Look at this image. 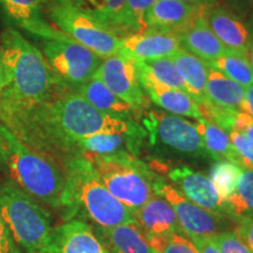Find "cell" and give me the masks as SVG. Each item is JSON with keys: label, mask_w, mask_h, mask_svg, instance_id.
I'll return each mask as SVG.
<instances>
[{"label": "cell", "mask_w": 253, "mask_h": 253, "mask_svg": "<svg viewBox=\"0 0 253 253\" xmlns=\"http://www.w3.org/2000/svg\"><path fill=\"white\" fill-rule=\"evenodd\" d=\"M0 58L4 74L0 115L5 119L42 106L61 82L42 53L12 27L1 34Z\"/></svg>", "instance_id": "1"}, {"label": "cell", "mask_w": 253, "mask_h": 253, "mask_svg": "<svg viewBox=\"0 0 253 253\" xmlns=\"http://www.w3.org/2000/svg\"><path fill=\"white\" fill-rule=\"evenodd\" d=\"M61 205L82 209L103 229L136 223L134 212L110 194L84 155L75 156L68 164Z\"/></svg>", "instance_id": "2"}, {"label": "cell", "mask_w": 253, "mask_h": 253, "mask_svg": "<svg viewBox=\"0 0 253 253\" xmlns=\"http://www.w3.org/2000/svg\"><path fill=\"white\" fill-rule=\"evenodd\" d=\"M41 121L61 141L77 143L96 134H128L135 123L96 109L79 93L65 94L40 106Z\"/></svg>", "instance_id": "3"}, {"label": "cell", "mask_w": 253, "mask_h": 253, "mask_svg": "<svg viewBox=\"0 0 253 253\" xmlns=\"http://www.w3.org/2000/svg\"><path fill=\"white\" fill-rule=\"evenodd\" d=\"M9 173L26 194L52 207H61L66 176L52 161L26 147L11 130L0 126Z\"/></svg>", "instance_id": "4"}, {"label": "cell", "mask_w": 253, "mask_h": 253, "mask_svg": "<svg viewBox=\"0 0 253 253\" xmlns=\"http://www.w3.org/2000/svg\"><path fill=\"white\" fill-rule=\"evenodd\" d=\"M93 164L101 182L116 199L131 211L137 210L155 195L151 168L128 150L110 155L84 154Z\"/></svg>", "instance_id": "5"}, {"label": "cell", "mask_w": 253, "mask_h": 253, "mask_svg": "<svg viewBox=\"0 0 253 253\" xmlns=\"http://www.w3.org/2000/svg\"><path fill=\"white\" fill-rule=\"evenodd\" d=\"M0 216L13 242L26 253H47L53 231L50 217L23 189L9 183L0 189Z\"/></svg>", "instance_id": "6"}, {"label": "cell", "mask_w": 253, "mask_h": 253, "mask_svg": "<svg viewBox=\"0 0 253 253\" xmlns=\"http://www.w3.org/2000/svg\"><path fill=\"white\" fill-rule=\"evenodd\" d=\"M46 6L52 24L71 39L93 50L100 58L121 54V38L78 2L61 0Z\"/></svg>", "instance_id": "7"}, {"label": "cell", "mask_w": 253, "mask_h": 253, "mask_svg": "<svg viewBox=\"0 0 253 253\" xmlns=\"http://www.w3.org/2000/svg\"><path fill=\"white\" fill-rule=\"evenodd\" d=\"M42 54L61 80L80 86L94 77L102 58L75 40L45 39Z\"/></svg>", "instance_id": "8"}, {"label": "cell", "mask_w": 253, "mask_h": 253, "mask_svg": "<svg viewBox=\"0 0 253 253\" xmlns=\"http://www.w3.org/2000/svg\"><path fill=\"white\" fill-rule=\"evenodd\" d=\"M155 195L166 199L175 211L182 232L189 237H212L225 229V216L218 214L192 203L190 199L169 184L162 177L156 176L153 182Z\"/></svg>", "instance_id": "9"}, {"label": "cell", "mask_w": 253, "mask_h": 253, "mask_svg": "<svg viewBox=\"0 0 253 253\" xmlns=\"http://www.w3.org/2000/svg\"><path fill=\"white\" fill-rule=\"evenodd\" d=\"M93 78L100 79L107 88L135 110L149 106L137 79L134 60L123 54L108 56L101 62Z\"/></svg>", "instance_id": "10"}, {"label": "cell", "mask_w": 253, "mask_h": 253, "mask_svg": "<svg viewBox=\"0 0 253 253\" xmlns=\"http://www.w3.org/2000/svg\"><path fill=\"white\" fill-rule=\"evenodd\" d=\"M145 125L154 132L155 137L168 147L183 154L210 157L194 123L173 114L151 110Z\"/></svg>", "instance_id": "11"}, {"label": "cell", "mask_w": 253, "mask_h": 253, "mask_svg": "<svg viewBox=\"0 0 253 253\" xmlns=\"http://www.w3.org/2000/svg\"><path fill=\"white\" fill-rule=\"evenodd\" d=\"M168 177L192 203L211 212L233 218L229 203L221 201L211 179L202 172L195 171L186 166H181L172 168Z\"/></svg>", "instance_id": "12"}, {"label": "cell", "mask_w": 253, "mask_h": 253, "mask_svg": "<svg viewBox=\"0 0 253 253\" xmlns=\"http://www.w3.org/2000/svg\"><path fill=\"white\" fill-rule=\"evenodd\" d=\"M134 60L136 71H137V79L142 90L145 91V94L156 106L173 114V115L186 116V118L195 120L203 118L198 103L191 95L183 90L175 89V88H170L160 84L147 72L142 60Z\"/></svg>", "instance_id": "13"}, {"label": "cell", "mask_w": 253, "mask_h": 253, "mask_svg": "<svg viewBox=\"0 0 253 253\" xmlns=\"http://www.w3.org/2000/svg\"><path fill=\"white\" fill-rule=\"evenodd\" d=\"M181 48L176 34L149 28L121 39V54L142 61L171 58Z\"/></svg>", "instance_id": "14"}, {"label": "cell", "mask_w": 253, "mask_h": 253, "mask_svg": "<svg viewBox=\"0 0 253 253\" xmlns=\"http://www.w3.org/2000/svg\"><path fill=\"white\" fill-rule=\"evenodd\" d=\"M47 253H109V251L88 224L73 219L53 229Z\"/></svg>", "instance_id": "15"}, {"label": "cell", "mask_w": 253, "mask_h": 253, "mask_svg": "<svg viewBox=\"0 0 253 253\" xmlns=\"http://www.w3.org/2000/svg\"><path fill=\"white\" fill-rule=\"evenodd\" d=\"M6 14L19 27L42 39H67L66 34L54 28L42 13L43 0H0Z\"/></svg>", "instance_id": "16"}, {"label": "cell", "mask_w": 253, "mask_h": 253, "mask_svg": "<svg viewBox=\"0 0 253 253\" xmlns=\"http://www.w3.org/2000/svg\"><path fill=\"white\" fill-rule=\"evenodd\" d=\"M176 36L183 49L192 53L205 62L219 58L227 49L208 25L203 17V8Z\"/></svg>", "instance_id": "17"}, {"label": "cell", "mask_w": 253, "mask_h": 253, "mask_svg": "<svg viewBox=\"0 0 253 253\" xmlns=\"http://www.w3.org/2000/svg\"><path fill=\"white\" fill-rule=\"evenodd\" d=\"M132 212L145 239L169 233H183L175 211L160 196L154 195L147 203Z\"/></svg>", "instance_id": "18"}, {"label": "cell", "mask_w": 253, "mask_h": 253, "mask_svg": "<svg viewBox=\"0 0 253 253\" xmlns=\"http://www.w3.org/2000/svg\"><path fill=\"white\" fill-rule=\"evenodd\" d=\"M202 6L179 0H157L145 13V28L177 34L201 12Z\"/></svg>", "instance_id": "19"}, {"label": "cell", "mask_w": 253, "mask_h": 253, "mask_svg": "<svg viewBox=\"0 0 253 253\" xmlns=\"http://www.w3.org/2000/svg\"><path fill=\"white\" fill-rule=\"evenodd\" d=\"M203 17L214 36L227 49L249 53V31L238 19L219 7L203 8Z\"/></svg>", "instance_id": "20"}, {"label": "cell", "mask_w": 253, "mask_h": 253, "mask_svg": "<svg viewBox=\"0 0 253 253\" xmlns=\"http://www.w3.org/2000/svg\"><path fill=\"white\" fill-rule=\"evenodd\" d=\"M102 242L109 253H158L151 246L136 223L101 227Z\"/></svg>", "instance_id": "21"}, {"label": "cell", "mask_w": 253, "mask_h": 253, "mask_svg": "<svg viewBox=\"0 0 253 253\" xmlns=\"http://www.w3.org/2000/svg\"><path fill=\"white\" fill-rule=\"evenodd\" d=\"M171 58L185 82L189 94L198 104L205 102V86L209 74L207 62L183 48L177 50Z\"/></svg>", "instance_id": "22"}, {"label": "cell", "mask_w": 253, "mask_h": 253, "mask_svg": "<svg viewBox=\"0 0 253 253\" xmlns=\"http://www.w3.org/2000/svg\"><path fill=\"white\" fill-rule=\"evenodd\" d=\"M78 93L95 108L109 115L125 119L132 112H135L130 104L113 94L106 84L97 78H91L89 81L78 86Z\"/></svg>", "instance_id": "23"}, {"label": "cell", "mask_w": 253, "mask_h": 253, "mask_svg": "<svg viewBox=\"0 0 253 253\" xmlns=\"http://www.w3.org/2000/svg\"><path fill=\"white\" fill-rule=\"evenodd\" d=\"M142 131L137 126L128 134H96L82 138L77 144L84 154L110 155L121 150H128L131 154L137 153V144L140 137L137 135Z\"/></svg>", "instance_id": "24"}, {"label": "cell", "mask_w": 253, "mask_h": 253, "mask_svg": "<svg viewBox=\"0 0 253 253\" xmlns=\"http://www.w3.org/2000/svg\"><path fill=\"white\" fill-rule=\"evenodd\" d=\"M194 125L211 158L216 161H229L242 167L238 155L231 143L230 136L223 128L205 118L197 120Z\"/></svg>", "instance_id": "25"}, {"label": "cell", "mask_w": 253, "mask_h": 253, "mask_svg": "<svg viewBox=\"0 0 253 253\" xmlns=\"http://www.w3.org/2000/svg\"><path fill=\"white\" fill-rule=\"evenodd\" d=\"M245 87L221 73L209 68L205 96L209 102L224 108L239 109L244 100Z\"/></svg>", "instance_id": "26"}, {"label": "cell", "mask_w": 253, "mask_h": 253, "mask_svg": "<svg viewBox=\"0 0 253 253\" xmlns=\"http://www.w3.org/2000/svg\"><path fill=\"white\" fill-rule=\"evenodd\" d=\"M208 67L221 73L231 80L244 87L253 84V71L250 63L249 53L226 49L223 55L207 62Z\"/></svg>", "instance_id": "27"}, {"label": "cell", "mask_w": 253, "mask_h": 253, "mask_svg": "<svg viewBox=\"0 0 253 253\" xmlns=\"http://www.w3.org/2000/svg\"><path fill=\"white\" fill-rule=\"evenodd\" d=\"M157 0H126L121 13L112 26V31L120 38L144 30V17Z\"/></svg>", "instance_id": "28"}, {"label": "cell", "mask_w": 253, "mask_h": 253, "mask_svg": "<svg viewBox=\"0 0 253 253\" xmlns=\"http://www.w3.org/2000/svg\"><path fill=\"white\" fill-rule=\"evenodd\" d=\"M243 168L229 161H217L210 170V179L221 201L227 202L236 192Z\"/></svg>", "instance_id": "29"}, {"label": "cell", "mask_w": 253, "mask_h": 253, "mask_svg": "<svg viewBox=\"0 0 253 253\" xmlns=\"http://www.w3.org/2000/svg\"><path fill=\"white\" fill-rule=\"evenodd\" d=\"M232 217L253 218V170L243 169L236 192L227 199Z\"/></svg>", "instance_id": "30"}, {"label": "cell", "mask_w": 253, "mask_h": 253, "mask_svg": "<svg viewBox=\"0 0 253 253\" xmlns=\"http://www.w3.org/2000/svg\"><path fill=\"white\" fill-rule=\"evenodd\" d=\"M142 62H143V66L147 69V72L157 82L164 84V86L183 90L189 94L185 82L182 79L181 74H179L172 58H161Z\"/></svg>", "instance_id": "31"}, {"label": "cell", "mask_w": 253, "mask_h": 253, "mask_svg": "<svg viewBox=\"0 0 253 253\" xmlns=\"http://www.w3.org/2000/svg\"><path fill=\"white\" fill-rule=\"evenodd\" d=\"M82 8L87 9L112 30V26L121 13L126 0H78Z\"/></svg>", "instance_id": "32"}, {"label": "cell", "mask_w": 253, "mask_h": 253, "mask_svg": "<svg viewBox=\"0 0 253 253\" xmlns=\"http://www.w3.org/2000/svg\"><path fill=\"white\" fill-rule=\"evenodd\" d=\"M147 240L158 253H198L194 243L181 233L151 237Z\"/></svg>", "instance_id": "33"}, {"label": "cell", "mask_w": 253, "mask_h": 253, "mask_svg": "<svg viewBox=\"0 0 253 253\" xmlns=\"http://www.w3.org/2000/svg\"><path fill=\"white\" fill-rule=\"evenodd\" d=\"M221 253H252L236 231L224 230L211 237Z\"/></svg>", "instance_id": "34"}, {"label": "cell", "mask_w": 253, "mask_h": 253, "mask_svg": "<svg viewBox=\"0 0 253 253\" xmlns=\"http://www.w3.org/2000/svg\"><path fill=\"white\" fill-rule=\"evenodd\" d=\"M230 140L238 155L243 169L253 170V141L243 132L230 131Z\"/></svg>", "instance_id": "35"}, {"label": "cell", "mask_w": 253, "mask_h": 253, "mask_svg": "<svg viewBox=\"0 0 253 253\" xmlns=\"http://www.w3.org/2000/svg\"><path fill=\"white\" fill-rule=\"evenodd\" d=\"M236 233L253 253V218L239 217L236 218Z\"/></svg>", "instance_id": "36"}, {"label": "cell", "mask_w": 253, "mask_h": 253, "mask_svg": "<svg viewBox=\"0 0 253 253\" xmlns=\"http://www.w3.org/2000/svg\"><path fill=\"white\" fill-rule=\"evenodd\" d=\"M232 130L243 132V134H245L248 137H250L253 141V118L252 116L249 115L248 113H244L242 112V110H239L235 118Z\"/></svg>", "instance_id": "37"}, {"label": "cell", "mask_w": 253, "mask_h": 253, "mask_svg": "<svg viewBox=\"0 0 253 253\" xmlns=\"http://www.w3.org/2000/svg\"><path fill=\"white\" fill-rule=\"evenodd\" d=\"M18 251L13 244L11 233L0 216V253H14Z\"/></svg>", "instance_id": "38"}, {"label": "cell", "mask_w": 253, "mask_h": 253, "mask_svg": "<svg viewBox=\"0 0 253 253\" xmlns=\"http://www.w3.org/2000/svg\"><path fill=\"white\" fill-rule=\"evenodd\" d=\"M190 239L194 243L198 253H221L211 237H194Z\"/></svg>", "instance_id": "39"}, {"label": "cell", "mask_w": 253, "mask_h": 253, "mask_svg": "<svg viewBox=\"0 0 253 253\" xmlns=\"http://www.w3.org/2000/svg\"><path fill=\"white\" fill-rule=\"evenodd\" d=\"M239 110L248 113L249 115H251L253 118V84L245 88L244 100H243L242 104H240Z\"/></svg>", "instance_id": "40"}, {"label": "cell", "mask_w": 253, "mask_h": 253, "mask_svg": "<svg viewBox=\"0 0 253 253\" xmlns=\"http://www.w3.org/2000/svg\"><path fill=\"white\" fill-rule=\"evenodd\" d=\"M2 88H4V74H2L1 58H0V102H1V94H2Z\"/></svg>", "instance_id": "41"}, {"label": "cell", "mask_w": 253, "mask_h": 253, "mask_svg": "<svg viewBox=\"0 0 253 253\" xmlns=\"http://www.w3.org/2000/svg\"><path fill=\"white\" fill-rule=\"evenodd\" d=\"M2 160H5V148H4V143H2L1 135H0V161Z\"/></svg>", "instance_id": "42"}, {"label": "cell", "mask_w": 253, "mask_h": 253, "mask_svg": "<svg viewBox=\"0 0 253 253\" xmlns=\"http://www.w3.org/2000/svg\"><path fill=\"white\" fill-rule=\"evenodd\" d=\"M179 1L188 2V4H192V5L202 6V1H203V0H179Z\"/></svg>", "instance_id": "43"}, {"label": "cell", "mask_w": 253, "mask_h": 253, "mask_svg": "<svg viewBox=\"0 0 253 253\" xmlns=\"http://www.w3.org/2000/svg\"><path fill=\"white\" fill-rule=\"evenodd\" d=\"M249 59H250V63H251V68H252V71H253V45L251 47V50H250Z\"/></svg>", "instance_id": "44"}, {"label": "cell", "mask_w": 253, "mask_h": 253, "mask_svg": "<svg viewBox=\"0 0 253 253\" xmlns=\"http://www.w3.org/2000/svg\"><path fill=\"white\" fill-rule=\"evenodd\" d=\"M43 1H45V5H47V4H49V2H53V1H61V0H43ZM69 1H75V2H78V4H79L78 0H69Z\"/></svg>", "instance_id": "45"}, {"label": "cell", "mask_w": 253, "mask_h": 253, "mask_svg": "<svg viewBox=\"0 0 253 253\" xmlns=\"http://www.w3.org/2000/svg\"><path fill=\"white\" fill-rule=\"evenodd\" d=\"M251 25H252V27H253V12H252V15H251Z\"/></svg>", "instance_id": "46"}, {"label": "cell", "mask_w": 253, "mask_h": 253, "mask_svg": "<svg viewBox=\"0 0 253 253\" xmlns=\"http://www.w3.org/2000/svg\"><path fill=\"white\" fill-rule=\"evenodd\" d=\"M14 253H19V252H18V251H15V252H14Z\"/></svg>", "instance_id": "47"}]
</instances>
